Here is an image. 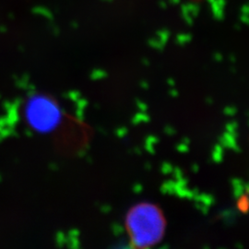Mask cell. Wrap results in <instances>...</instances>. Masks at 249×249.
I'll use <instances>...</instances> for the list:
<instances>
[{
    "label": "cell",
    "mask_w": 249,
    "mask_h": 249,
    "mask_svg": "<svg viewBox=\"0 0 249 249\" xmlns=\"http://www.w3.org/2000/svg\"><path fill=\"white\" fill-rule=\"evenodd\" d=\"M22 117L36 133H53L62 124L64 114L60 104L46 93L30 95L22 107Z\"/></svg>",
    "instance_id": "6da1fadb"
},
{
    "label": "cell",
    "mask_w": 249,
    "mask_h": 249,
    "mask_svg": "<svg viewBox=\"0 0 249 249\" xmlns=\"http://www.w3.org/2000/svg\"><path fill=\"white\" fill-rule=\"evenodd\" d=\"M126 228L131 242L146 247L160 238L163 223L159 212L150 205L136 206L126 216Z\"/></svg>",
    "instance_id": "7a4b0ae2"
}]
</instances>
